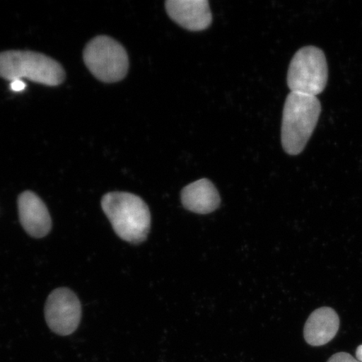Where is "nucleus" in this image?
Returning <instances> with one entry per match:
<instances>
[{
	"label": "nucleus",
	"instance_id": "nucleus-11",
	"mask_svg": "<svg viewBox=\"0 0 362 362\" xmlns=\"http://www.w3.org/2000/svg\"><path fill=\"white\" fill-rule=\"evenodd\" d=\"M327 362H360L351 355L346 352H339L333 355Z\"/></svg>",
	"mask_w": 362,
	"mask_h": 362
},
{
	"label": "nucleus",
	"instance_id": "nucleus-8",
	"mask_svg": "<svg viewBox=\"0 0 362 362\" xmlns=\"http://www.w3.org/2000/svg\"><path fill=\"white\" fill-rule=\"evenodd\" d=\"M165 8L172 20L188 30H204L211 24V12L206 0H168Z\"/></svg>",
	"mask_w": 362,
	"mask_h": 362
},
{
	"label": "nucleus",
	"instance_id": "nucleus-9",
	"mask_svg": "<svg viewBox=\"0 0 362 362\" xmlns=\"http://www.w3.org/2000/svg\"><path fill=\"white\" fill-rule=\"evenodd\" d=\"M339 327V319L332 308L323 307L316 310L307 320L304 337L312 346H321L336 337Z\"/></svg>",
	"mask_w": 362,
	"mask_h": 362
},
{
	"label": "nucleus",
	"instance_id": "nucleus-10",
	"mask_svg": "<svg viewBox=\"0 0 362 362\" xmlns=\"http://www.w3.org/2000/svg\"><path fill=\"white\" fill-rule=\"evenodd\" d=\"M181 202L185 209L197 214H208L219 207L221 198L211 181L202 179L183 189Z\"/></svg>",
	"mask_w": 362,
	"mask_h": 362
},
{
	"label": "nucleus",
	"instance_id": "nucleus-2",
	"mask_svg": "<svg viewBox=\"0 0 362 362\" xmlns=\"http://www.w3.org/2000/svg\"><path fill=\"white\" fill-rule=\"evenodd\" d=\"M320 112V103L316 97L293 92L288 95L281 130L285 152L298 156L304 151L318 123Z\"/></svg>",
	"mask_w": 362,
	"mask_h": 362
},
{
	"label": "nucleus",
	"instance_id": "nucleus-6",
	"mask_svg": "<svg viewBox=\"0 0 362 362\" xmlns=\"http://www.w3.org/2000/svg\"><path fill=\"white\" fill-rule=\"evenodd\" d=\"M45 316L53 332L69 336L80 324L81 309L78 298L69 288L56 289L47 298Z\"/></svg>",
	"mask_w": 362,
	"mask_h": 362
},
{
	"label": "nucleus",
	"instance_id": "nucleus-13",
	"mask_svg": "<svg viewBox=\"0 0 362 362\" xmlns=\"http://www.w3.org/2000/svg\"><path fill=\"white\" fill-rule=\"evenodd\" d=\"M356 359L358 360L360 362H362V345L357 347V349L356 351Z\"/></svg>",
	"mask_w": 362,
	"mask_h": 362
},
{
	"label": "nucleus",
	"instance_id": "nucleus-3",
	"mask_svg": "<svg viewBox=\"0 0 362 362\" xmlns=\"http://www.w3.org/2000/svg\"><path fill=\"white\" fill-rule=\"evenodd\" d=\"M0 78L11 81L27 78L56 87L64 81L66 72L60 63L42 53L6 51L0 52Z\"/></svg>",
	"mask_w": 362,
	"mask_h": 362
},
{
	"label": "nucleus",
	"instance_id": "nucleus-1",
	"mask_svg": "<svg viewBox=\"0 0 362 362\" xmlns=\"http://www.w3.org/2000/svg\"><path fill=\"white\" fill-rule=\"evenodd\" d=\"M102 207L117 236L134 244L146 239L151 216L141 198L128 192H110L103 197Z\"/></svg>",
	"mask_w": 362,
	"mask_h": 362
},
{
	"label": "nucleus",
	"instance_id": "nucleus-7",
	"mask_svg": "<svg viewBox=\"0 0 362 362\" xmlns=\"http://www.w3.org/2000/svg\"><path fill=\"white\" fill-rule=\"evenodd\" d=\"M21 223L30 236L42 238L52 229V218L47 206L35 193L26 191L18 198Z\"/></svg>",
	"mask_w": 362,
	"mask_h": 362
},
{
	"label": "nucleus",
	"instance_id": "nucleus-12",
	"mask_svg": "<svg viewBox=\"0 0 362 362\" xmlns=\"http://www.w3.org/2000/svg\"><path fill=\"white\" fill-rule=\"evenodd\" d=\"M11 88L13 92H22L26 88V84L22 80H16L11 81Z\"/></svg>",
	"mask_w": 362,
	"mask_h": 362
},
{
	"label": "nucleus",
	"instance_id": "nucleus-4",
	"mask_svg": "<svg viewBox=\"0 0 362 362\" xmlns=\"http://www.w3.org/2000/svg\"><path fill=\"white\" fill-rule=\"evenodd\" d=\"M83 61L90 74L103 83H117L125 78L129 70L126 49L107 35L90 40L83 51Z\"/></svg>",
	"mask_w": 362,
	"mask_h": 362
},
{
	"label": "nucleus",
	"instance_id": "nucleus-5",
	"mask_svg": "<svg viewBox=\"0 0 362 362\" xmlns=\"http://www.w3.org/2000/svg\"><path fill=\"white\" fill-rule=\"evenodd\" d=\"M288 86L293 93L316 97L327 87L328 66L320 49L305 47L293 56L288 71Z\"/></svg>",
	"mask_w": 362,
	"mask_h": 362
}]
</instances>
